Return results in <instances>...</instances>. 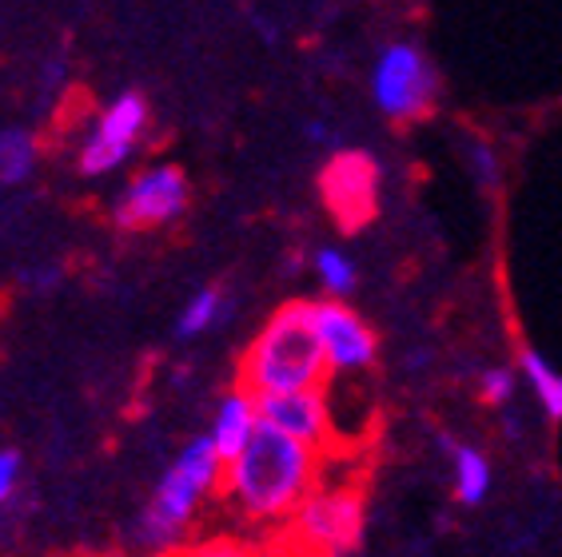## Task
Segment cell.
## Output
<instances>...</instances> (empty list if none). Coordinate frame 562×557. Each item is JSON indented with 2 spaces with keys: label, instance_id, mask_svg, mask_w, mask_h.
<instances>
[{
  "label": "cell",
  "instance_id": "cell-1",
  "mask_svg": "<svg viewBox=\"0 0 562 557\" xmlns=\"http://www.w3.org/2000/svg\"><path fill=\"white\" fill-rule=\"evenodd\" d=\"M315 478V446L312 442L283 434L280 427L263 422L248 439V446L232 462H224V490L227 502L251 522H276L292 518L300 502L312 493Z\"/></svg>",
  "mask_w": 562,
  "mask_h": 557
},
{
  "label": "cell",
  "instance_id": "cell-2",
  "mask_svg": "<svg viewBox=\"0 0 562 557\" xmlns=\"http://www.w3.org/2000/svg\"><path fill=\"white\" fill-rule=\"evenodd\" d=\"M327 371L331 363H327V351L312 322V303H288L271 315L260 339L248 346L239 386H248L251 395L300 390V386H319Z\"/></svg>",
  "mask_w": 562,
  "mask_h": 557
},
{
  "label": "cell",
  "instance_id": "cell-3",
  "mask_svg": "<svg viewBox=\"0 0 562 557\" xmlns=\"http://www.w3.org/2000/svg\"><path fill=\"white\" fill-rule=\"evenodd\" d=\"M224 482V458H220L212 434L195 439L184 446V454L168 466V474L160 478L151 502L144 505L136 537L144 549H168L180 542V534L188 530V522L195 518L200 502L207 493Z\"/></svg>",
  "mask_w": 562,
  "mask_h": 557
},
{
  "label": "cell",
  "instance_id": "cell-4",
  "mask_svg": "<svg viewBox=\"0 0 562 557\" xmlns=\"http://www.w3.org/2000/svg\"><path fill=\"white\" fill-rule=\"evenodd\" d=\"M435 92H439V76L435 65L423 56L419 44L391 41L379 53L375 68H371V96H375L379 112L391 120H419L431 112Z\"/></svg>",
  "mask_w": 562,
  "mask_h": 557
},
{
  "label": "cell",
  "instance_id": "cell-5",
  "mask_svg": "<svg viewBox=\"0 0 562 557\" xmlns=\"http://www.w3.org/2000/svg\"><path fill=\"white\" fill-rule=\"evenodd\" d=\"M292 518L295 537L319 554H351L363 542V505L347 490L307 493Z\"/></svg>",
  "mask_w": 562,
  "mask_h": 557
},
{
  "label": "cell",
  "instance_id": "cell-6",
  "mask_svg": "<svg viewBox=\"0 0 562 557\" xmlns=\"http://www.w3.org/2000/svg\"><path fill=\"white\" fill-rule=\"evenodd\" d=\"M144 128H148V104H144V96H136V92L116 96L104 107V116L97 120V128L85 139V148H80V172L104 175L112 168H120L132 156Z\"/></svg>",
  "mask_w": 562,
  "mask_h": 557
},
{
  "label": "cell",
  "instance_id": "cell-7",
  "mask_svg": "<svg viewBox=\"0 0 562 557\" xmlns=\"http://www.w3.org/2000/svg\"><path fill=\"white\" fill-rule=\"evenodd\" d=\"M188 207V175L176 163H156L124 187L116 204L120 227H160L180 219Z\"/></svg>",
  "mask_w": 562,
  "mask_h": 557
},
{
  "label": "cell",
  "instance_id": "cell-8",
  "mask_svg": "<svg viewBox=\"0 0 562 557\" xmlns=\"http://www.w3.org/2000/svg\"><path fill=\"white\" fill-rule=\"evenodd\" d=\"M324 200L344 227L368 224L379 200V168L368 151H336L319 175Z\"/></svg>",
  "mask_w": 562,
  "mask_h": 557
},
{
  "label": "cell",
  "instance_id": "cell-9",
  "mask_svg": "<svg viewBox=\"0 0 562 557\" xmlns=\"http://www.w3.org/2000/svg\"><path fill=\"white\" fill-rule=\"evenodd\" d=\"M312 322L331 371H363L375 363V334L351 307H344L339 299L312 303Z\"/></svg>",
  "mask_w": 562,
  "mask_h": 557
},
{
  "label": "cell",
  "instance_id": "cell-10",
  "mask_svg": "<svg viewBox=\"0 0 562 557\" xmlns=\"http://www.w3.org/2000/svg\"><path fill=\"white\" fill-rule=\"evenodd\" d=\"M260 402V418L271 422V427H280L283 434H295V439L319 442L327 439V402L319 395V386H300V390H271V395H256Z\"/></svg>",
  "mask_w": 562,
  "mask_h": 557
},
{
  "label": "cell",
  "instance_id": "cell-11",
  "mask_svg": "<svg viewBox=\"0 0 562 557\" xmlns=\"http://www.w3.org/2000/svg\"><path fill=\"white\" fill-rule=\"evenodd\" d=\"M256 427H260V402H256L248 386H236L232 395H224L216 418H212V442H216L220 458H236L248 446L251 434H256Z\"/></svg>",
  "mask_w": 562,
  "mask_h": 557
},
{
  "label": "cell",
  "instance_id": "cell-12",
  "mask_svg": "<svg viewBox=\"0 0 562 557\" xmlns=\"http://www.w3.org/2000/svg\"><path fill=\"white\" fill-rule=\"evenodd\" d=\"M439 442H443L447 458H451L454 498H459L463 505H479L491 493V462H487V454H479L475 446H454L451 439H439Z\"/></svg>",
  "mask_w": 562,
  "mask_h": 557
},
{
  "label": "cell",
  "instance_id": "cell-13",
  "mask_svg": "<svg viewBox=\"0 0 562 557\" xmlns=\"http://www.w3.org/2000/svg\"><path fill=\"white\" fill-rule=\"evenodd\" d=\"M36 163V144L24 128H4L0 132V183H24L33 175Z\"/></svg>",
  "mask_w": 562,
  "mask_h": 557
},
{
  "label": "cell",
  "instance_id": "cell-14",
  "mask_svg": "<svg viewBox=\"0 0 562 557\" xmlns=\"http://www.w3.org/2000/svg\"><path fill=\"white\" fill-rule=\"evenodd\" d=\"M522 375H527L530 390L539 395L542 410H547L554 422H562V375L559 371H554L539 351H522Z\"/></svg>",
  "mask_w": 562,
  "mask_h": 557
},
{
  "label": "cell",
  "instance_id": "cell-15",
  "mask_svg": "<svg viewBox=\"0 0 562 557\" xmlns=\"http://www.w3.org/2000/svg\"><path fill=\"white\" fill-rule=\"evenodd\" d=\"M224 315H227L224 295H220L216 287H204L192 303H188L184 311H180L176 334H180V339H195V334H204L207 327H216V322L224 319Z\"/></svg>",
  "mask_w": 562,
  "mask_h": 557
},
{
  "label": "cell",
  "instance_id": "cell-16",
  "mask_svg": "<svg viewBox=\"0 0 562 557\" xmlns=\"http://www.w3.org/2000/svg\"><path fill=\"white\" fill-rule=\"evenodd\" d=\"M315 271H319V283H324L327 295H351L359 283V271L356 263L344 255V251H336V247H324V251H315Z\"/></svg>",
  "mask_w": 562,
  "mask_h": 557
},
{
  "label": "cell",
  "instance_id": "cell-17",
  "mask_svg": "<svg viewBox=\"0 0 562 557\" xmlns=\"http://www.w3.org/2000/svg\"><path fill=\"white\" fill-rule=\"evenodd\" d=\"M467 160H471V172H475V180L483 183V192H495L498 187V156L491 144H483V139H471L467 144Z\"/></svg>",
  "mask_w": 562,
  "mask_h": 557
},
{
  "label": "cell",
  "instance_id": "cell-18",
  "mask_svg": "<svg viewBox=\"0 0 562 557\" xmlns=\"http://www.w3.org/2000/svg\"><path fill=\"white\" fill-rule=\"evenodd\" d=\"M510 395H515V375H510L507 366L483 371V402H487V407H507Z\"/></svg>",
  "mask_w": 562,
  "mask_h": 557
},
{
  "label": "cell",
  "instance_id": "cell-19",
  "mask_svg": "<svg viewBox=\"0 0 562 557\" xmlns=\"http://www.w3.org/2000/svg\"><path fill=\"white\" fill-rule=\"evenodd\" d=\"M16 482H21V454L0 451V505L16 493Z\"/></svg>",
  "mask_w": 562,
  "mask_h": 557
},
{
  "label": "cell",
  "instance_id": "cell-20",
  "mask_svg": "<svg viewBox=\"0 0 562 557\" xmlns=\"http://www.w3.org/2000/svg\"><path fill=\"white\" fill-rule=\"evenodd\" d=\"M307 139H312V144H327V139H331V132H327V124H319V120H312V124H307Z\"/></svg>",
  "mask_w": 562,
  "mask_h": 557
}]
</instances>
